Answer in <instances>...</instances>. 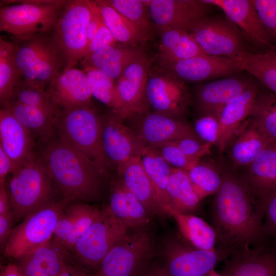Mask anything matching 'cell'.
Returning <instances> with one entry per match:
<instances>
[{"instance_id": "1", "label": "cell", "mask_w": 276, "mask_h": 276, "mask_svg": "<svg viewBox=\"0 0 276 276\" xmlns=\"http://www.w3.org/2000/svg\"><path fill=\"white\" fill-rule=\"evenodd\" d=\"M222 183L215 194L212 218L216 250L224 259L261 244L264 208L241 173L221 165Z\"/></svg>"}, {"instance_id": "2", "label": "cell", "mask_w": 276, "mask_h": 276, "mask_svg": "<svg viewBox=\"0 0 276 276\" xmlns=\"http://www.w3.org/2000/svg\"><path fill=\"white\" fill-rule=\"evenodd\" d=\"M41 145L39 155L64 201L100 198L107 175L94 162L57 138Z\"/></svg>"}, {"instance_id": "3", "label": "cell", "mask_w": 276, "mask_h": 276, "mask_svg": "<svg viewBox=\"0 0 276 276\" xmlns=\"http://www.w3.org/2000/svg\"><path fill=\"white\" fill-rule=\"evenodd\" d=\"M54 128L58 139L86 156L107 175L101 116L93 105L74 109L59 108Z\"/></svg>"}, {"instance_id": "4", "label": "cell", "mask_w": 276, "mask_h": 276, "mask_svg": "<svg viewBox=\"0 0 276 276\" xmlns=\"http://www.w3.org/2000/svg\"><path fill=\"white\" fill-rule=\"evenodd\" d=\"M8 193L13 223L57 199L59 191L39 154L11 173Z\"/></svg>"}, {"instance_id": "5", "label": "cell", "mask_w": 276, "mask_h": 276, "mask_svg": "<svg viewBox=\"0 0 276 276\" xmlns=\"http://www.w3.org/2000/svg\"><path fill=\"white\" fill-rule=\"evenodd\" d=\"M67 0H2L0 30L15 38L52 32Z\"/></svg>"}, {"instance_id": "6", "label": "cell", "mask_w": 276, "mask_h": 276, "mask_svg": "<svg viewBox=\"0 0 276 276\" xmlns=\"http://www.w3.org/2000/svg\"><path fill=\"white\" fill-rule=\"evenodd\" d=\"M52 32L15 38L13 42L16 62L22 80L44 90L63 70Z\"/></svg>"}, {"instance_id": "7", "label": "cell", "mask_w": 276, "mask_h": 276, "mask_svg": "<svg viewBox=\"0 0 276 276\" xmlns=\"http://www.w3.org/2000/svg\"><path fill=\"white\" fill-rule=\"evenodd\" d=\"M91 16L89 0L67 1L52 32L63 70L74 67L84 58Z\"/></svg>"}, {"instance_id": "8", "label": "cell", "mask_w": 276, "mask_h": 276, "mask_svg": "<svg viewBox=\"0 0 276 276\" xmlns=\"http://www.w3.org/2000/svg\"><path fill=\"white\" fill-rule=\"evenodd\" d=\"M154 252V240L145 227L130 229L96 268L94 276H141Z\"/></svg>"}, {"instance_id": "9", "label": "cell", "mask_w": 276, "mask_h": 276, "mask_svg": "<svg viewBox=\"0 0 276 276\" xmlns=\"http://www.w3.org/2000/svg\"><path fill=\"white\" fill-rule=\"evenodd\" d=\"M56 199L26 216L11 231L4 247V256L19 259L52 239L56 223L68 204Z\"/></svg>"}, {"instance_id": "10", "label": "cell", "mask_w": 276, "mask_h": 276, "mask_svg": "<svg viewBox=\"0 0 276 276\" xmlns=\"http://www.w3.org/2000/svg\"><path fill=\"white\" fill-rule=\"evenodd\" d=\"M125 227L104 205L91 225L80 236L72 253L81 264L96 268L127 234Z\"/></svg>"}, {"instance_id": "11", "label": "cell", "mask_w": 276, "mask_h": 276, "mask_svg": "<svg viewBox=\"0 0 276 276\" xmlns=\"http://www.w3.org/2000/svg\"><path fill=\"white\" fill-rule=\"evenodd\" d=\"M189 33L208 55L234 58L251 51L242 33L225 15L206 16Z\"/></svg>"}, {"instance_id": "12", "label": "cell", "mask_w": 276, "mask_h": 276, "mask_svg": "<svg viewBox=\"0 0 276 276\" xmlns=\"http://www.w3.org/2000/svg\"><path fill=\"white\" fill-rule=\"evenodd\" d=\"M146 96L151 110L179 119H183L192 101L186 83L157 63L149 71Z\"/></svg>"}, {"instance_id": "13", "label": "cell", "mask_w": 276, "mask_h": 276, "mask_svg": "<svg viewBox=\"0 0 276 276\" xmlns=\"http://www.w3.org/2000/svg\"><path fill=\"white\" fill-rule=\"evenodd\" d=\"M163 249L162 267L167 276H208L224 260L217 250L194 247L180 236L167 239Z\"/></svg>"}, {"instance_id": "14", "label": "cell", "mask_w": 276, "mask_h": 276, "mask_svg": "<svg viewBox=\"0 0 276 276\" xmlns=\"http://www.w3.org/2000/svg\"><path fill=\"white\" fill-rule=\"evenodd\" d=\"M102 144L107 167L116 170L131 158L141 156L148 145L122 117L110 109L101 116Z\"/></svg>"}, {"instance_id": "15", "label": "cell", "mask_w": 276, "mask_h": 276, "mask_svg": "<svg viewBox=\"0 0 276 276\" xmlns=\"http://www.w3.org/2000/svg\"><path fill=\"white\" fill-rule=\"evenodd\" d=\"M124 122L149 146L188 137H198L193 126L184 119L170 117L150 109L131 112Z\"/></svg>"}, {"instance_id": "16", "label": "cell", "mask_w": 276, "mask_h": 276, "mask_svg": "<svg viewBox=\"0 0 276 276\" xmlns=\"http://www.w3.org/2000/svg\"><path fill=\"white\" fill-rule=\"evenodd\" d=\"M155 26L190 32L208 15L211 6L203 0H144Z\"/></svg>"}, {"instance_id": "17", "label": "cell", "mask_w": 276, "mask_h": 276, "mask_svg": "<svg viewBox=\"0 0 276 276\" xmlns=\"http://www.w3.org/2000/svg\"><path fill=\"white\" fill-rule=\"evenodd\" d=\"M156 60L159 66L185 83L202 82L240 72L232 59L208 54L175 61L157 58Z\"/></svg>"}, {"instance_id": "18", "label": "cell", "mask_w": 276, "mask_h": 276, "mask_svg": "<svg viewBox=\"0 0 276 276\" xmlns=\"http://www.w3.org/2000/svg\"><path fill=\"white\" fill-rule=\"evenodd\" d=\"M218 7L238 28L248 43L257 48L276 50L251 0H203Z\"/></svg>"}, {"instance_id": "19", "label": "cell", "mask_w": 276, "mask_h": 276, "mask_svg": "<svg viewBox=\"0 0 276 276\" xmlns=\"http://www.w3.org/2000/svg\"><path fill=\"white\" fill-rule=\"evenodd\" d=\"M157 58V55L146 54L130 64L116 80L128 115L150 109L146 96L147 84L149 71Z\"/></svg>"}, {"instance_id": "20", "label": "cell", "mask_w": 276, "mask_h": 276, "mask_svg": "<svg viewBox=\"0 0 276 276\" xmlns=\"http://www.w3.org/2000/svg\"><path fill=\"white\" fill-rule=\"evenodd\" d=\"M47 91L59 108L74 109L93 106L86 73L76 68L64 69L51 82Z\"/></svg>"}, {"instance_id": "21", "label": "cell", "mask_w": 276, "mask_h": 276, "mask_svg": "<svg viewBox=\"0 0 276 276\" xmlns=\"http://www.w3.org/2000/svg\"><path fill=\"white\" fill-rule=\"evenodd\" d=\"M72 253L52 239L19 259L25 276H57L74 263Z\"/></svg>"}, {"instance_id": "22", "label": "cell", "mask_w": 276, "mask_h": 276, "mask_svg": "<svg viewBox=\"0 0 276 276\" xmlns=\"http://www.w3.org/2000/svg\"><path fill=\"white\" fill-rule=\"evenodd\" d=\"M0 147L12 160L14 171L36 154L31 132L3 107L0 110Z\"/></svg>"}, {"instance_id": "23", "label": "cell", "mask_w": 276, "mask_h": 276, "mask_svg": "<svg viewBox=\"0 0 276 276\" xmlns=\"http://www.w3.org/2000/svg\"><path fill=\"white\" fill-rule=\"evenodd\" d=\"M260 89L257 82L251 81L240 96L216 114L220 125L217 148L220 155L224 153L236 132L249 118Z\"/></svg>"}, {"instance_id": "24", "label": "cell", "mask_w": 276, "mask_h": 276, "mask_svg": "<svg viewBox=\"0 0 276 276\" xmlns=\"http://www.w3.org/2000/svg\"><path fill=\"white\" fill-rule=\"evenodd\" d=\"M243 169L240 172L264 208L265 202L276 193V143L266 147Z\"/></svg>"}, {"instance_id": "25", "label": "cell", "mask_w": 276, "mask_h": 276, "mask_svg": "<svg viewBox=\"0 0 276 276\" xmlns=\"http://www.w3.org/2000/svg\"><path fill=\"white\" fill-rule=\"evenodd\" d=\"M147 53L146 47H131L117 42L103 47L80 62L83 67L96 69L116 81L130 64Z\"/></svg>"}, {"instance_id": "26", "label": "cell", "mask_w": 276, "mask_h": 276, "mask_svg": "<svg viewBox=\"0 0 276 276\" xmlns=\"http://www.w3.org/2000/svg\"><path fill=\"white\" fill-rule=\"evenodd\" d=\"M219 272L223 276H276V252L260 244L229 257Z\"/></svg>"}, {"instance_id": "27", "label": "cell", "mask_w": 276, "mask_h": 276, "mask_svg": "<svg viewBox=\"0 0 276 276\" xmlns=\"http://www.w3.org/2000/svg\"><path fill=\"white\" fill-rule=\"evenodd\" d=\"M109 210L127 228L145 227L151 217L143 204L124 186L118 176L110 185Z\"/></svg>"}, {"instance_id": "28", "label": "cell", "mask_w": 276, "mask_h": 276, "mask_svg": "<svg viewBox=\"0 0 276 276\" xmlns=\"http://www.w3.org/2000/svg\"><path fill=\"white\" fill-rule=\"evenodd\" d=\"M250 81L238 77H228L198 86L196 100L202 115L216 116L223 107L240 96Z\"/></svg>"}, {"instance_id": "29", "label": "cell", "mask_w": 276, "mask_h": 276, "mask_svg": "<svg viewBox=\"0 0 276 276\" xmlns=\"http://www.w3.org/2000/svg\"><path fill=\"white\" fill-rule=\"evenodd\" d=\"M117 176L126 188L145 206L150 217L164 216L151 182L141 162L133 157L117 170Z\"/></svg>"}, {"instance_id": "30", "label": "cell", "mask_w": 276, "mask_h": 276, "mask_svg": "<svg viewBox=\"0 0 276 276\" xmlns=\"http://www.w3.org/2000/svg\"><path fill=\"white\" fill-rule=\"evenodd\" d=\"M248 118L236 132L226 150L232 168H244L271 144Z\"/></svg>"}, {"instance_id": "31", "label": "cell", "mask_w": 276, "mask_h": 276, "mask_svg": "<svg viewBox=\"0 0 276 276\" xmlns=\"http://www.w3.org/2000/svg\"><path fill=\"white\" fill-rule=\"evenodd\" d=\"M94 1L104 22L118 42L131 47H146L152 39L153 32L132 22L102 0Z\"/></svg>"}, {"instance_id": "32", "label": "cell", "mask_w": 276, "mask_h": 276, "mask_svg": "<svg viewBox=\"0 0 276 276\" xmlns=\"http://www.w3.org/2000/svg\"><path fill=\"white\" fill-rule=\"evenodd\" d=\"M155 31L159 37V60L175 61L206 54L187 31L157 26Z\"/></svg>"}, {"instance_id": "33", "label": "cell", "mask_w": 276, "mask_h": 276, "mask_svg": "<svg viewBox=\"0 0 276 276\" xmlns=\"http://www.w3.org/2000/svg\"><path fill=\"white\" fill-rule=\"evenodd\" d=\"M167 214L174 219L179 236L187 242L200 249L216 250V234L212 226L192 214L180 213L170 208Z\"/></svg>"}, {"instance_id": "34", "label": "cell", "mask_w": 276, "mask_h": 276, "mask_svg": "<svg viewBox=\"0 0 276 276\" xmlns=\"http://www.w3.org/2000/svg\"><path fill=\"white\" fill-rule=\"evenodd\" d=\"M2 107L7 108L32 135L37 136L41 144L55 137L54 119L58 111L53 112L12 102Z\"/></svg>"}, {"instance_id": "35", "label": "cell", "mask_w": 276, "mask_h": 276, "mask_svg": "<svg viewBox=\"0 0 276 276\" xmlns=\"http://www.w3.org/2000/svg\"><path fill=\"white\" fill-rule=\"evenodd\" d=\"M231 59L240 71L248 72L276 94V50L250 51Z\"/></svg>"}, {"instance_id": "36", "label": "cell", "mask_w": 276, "mask_h": 276, "mask_svg": "<svg viewBox=\"0 0 276 276\" xmlns=\"http://www.w3.org/2000/svg\"><path fill=\"white\" fill-rule=\"evenodd\" d=\"M169 207L185 214H192L201 200L195 191L187 171L173 168L167 186ZM168 210V209H167Z\"/></svg>"}, {"instance_id": "37", "label": "cell", "mask_w": 276, "mask_h": 276, "mask_svg": "<svg viewBox=\"0 0 276 276\" xmlns=\"http://www.w3.org/2000/svg\"><path fill=\"white\" fill-rule=\"evenodd\" d=\"M141 159L159 205L167 215L169 207L167 186L173 167L164 159L154 147L148 146L141 156Z\"/></svg>"}, {"instance_id": "38", "label": "cell", "mask_w": 276, "mask_h": 276, "mask_svg": "<svg viewBox=\"0 0 276 276\" xmlns=\"http://www.w3.org/2000/svg\"><path fill=\"white\" fill-rule=\"evenodd\" d=\"M83 68L93 97L118 113L124 120L128 113L121 99L116 81L96 69L89 67Z\"/></svg>"}, {"instance_id": "39", "label": "cell", "mask_w": 276, "mask_h": 276, "mask_svg": "<svg viewBox=\"0 0 276 276\" xmlns=\"http://www.w3.org/2000/svg\"><path fill=\"white\" fill-rule=\"evenodd\" d=\"M248 118L270 143H276V94L260 89Z\"/></svg>"}, {"instance_id": "40", "label": "cell", "mask_w": 276, "mask_h": 276, "mask_svg": "<svg viewBox=\"0 0 276 276\" xmlns=\"http://www.w3.org/2000/svg\"><path fill=\"white\" fill-rule=\"evenodd\" d=\"M21 77L15 60L13 42L1 37L0 101L2 106L9 102Z\"/></svg>"}, {"instance_id": "41", "label": "cell", "mask_w": 276, "mask_h": 276, "mask_svg": "<svg viewBox=\"0 0 276 276\" xmlns=\"http://www.w3.org/2000/svg\"><path fill=\"white\" fill-rule=\"evenodd\" d=\"M194 189L201 200L215 194L222 183L221 165L201 159L187 171Z\"/></svg>"}, {"instance_id": "42", "label": "cell", "mask_w": 276, "mask_h": 276, "mask_svg": "<svg viewBox=\"0 0 276 276\" xmlns=\"http://www.w3.org/2000/svg\"><path fill=\"white\" fill-rule=\"evenodd\" d=\"M134 24L150 32L155 31L149 7L144 0H102Z\"/></svg>"}, {"instance_id": "43", "label": "cell", "mask_w": 276, "mask_h": 276, "mask_svg": "<svg viewBox=\"0 0 276 276\" xmlns=\"http://www.w3.org/2000/svg\"><path fill=\"white\" fill-rule=\"evenodd\" d=\"M9 102L56 112L59 107L52 100L47 91L26 83L22 79L15 86Z\"/></svg>"}, {"instance_id": "44", "label": "cell", "mask_w": 276, "mask_h": 276, "mask_svg": "<svg viewBox=\"0 0 276 276\" xmlns=\"http://www.w3.org/2000/svg\"><path fill=\"white\" fill-rule=\"evenodd\" d=\"M73 216V230L63 244L72 252L80 236L88 229L98 217L100 209L90 204L77 203L70 204Z\"/></svg>"}, {"instance_id": "45", "label": "cell", "mask_w": 276, "mask_h": 276, "mask_svg": "<svg viewBox=\"0 0 276 276\" xmlns=\"http://www.w3.org/2000/svg\"><path fill=\"white\" fill-rule=\"evenodd\" d=\"M152 147H155L164 159L174 168L188 171L200 160L186 155L175 141L166 142Z\"/></svg>"}, {"instance_id": "46", "label": "cell", "mask_w": 276, "mask_h": 276, "mask_svg": "<svg viewBox=\"0 0 276 276\" xmlns=\"http://www.w3.org/2000/svg\"><path fill=\"white\" fill-rule=\"evenodd\" d=\"M193 127L199 139L212 146L218 147L220 125L215 115L202 114L194 122Z\"/></svg>"}, {"instance_id": "47", "label": "cell", "mask_w": 276, "mask_h": 276, "mask_svg": "<svg viewBox=\"0 0 276 276\" xmlns=\"http://www.w3.org/2000/svg\"><path fill=\"white\" fill-rule=\"evenodd\" d=\"M273 42L276 43V0H251Z\"/></svg>"}, {"instance_id": "48", "label": "cell", "mask_w": 276, "mask_h": 276, "mask_svg": "<svg viewBox=\"0 0 276 276\" xmlns=\"http://www.w3.org/2000/svg\"><path fill=\"white\" fill-rule=\"evenodd\" d=\"M175 142L188 156L197 159L210 153L212 145L206 143L198 137H188L176 141Z\"/></svg>"}, {"instance_id": "49", "label": "cell", "mask_w": 276, "mask_h": 276, "mask_svg": "<svg viewBox=\"0 0 276 276\" xmlns=\"http://www.w3.org/2000/svg\"><path fill=\"white\" fill-rule=\"evenodd\" d=\"M74 224V216L70 206L68 204L59 218L52 237L53 240L63 247V244L71 234Z\"/></svg>"}, {"instance_id": "50", "label": "cell", "mask_w": 276, "mask_h": 276, "mask_svg": "<svg viewBox=\"0 0 276 276\" xmlns=\"http://www.w3.org/2000/svg\"><path fill=\"white\" fill-rule=\"evenodd\" d=\"M117 42L100 15L98 29L83 58L91 55L103 47Z\"/></svg>"}, {"instance_id": "51", "label": "cell", "mask_w": 276, "mask_h": 276, "mask_svg": "<svg viewBox=\"0 0 276 276\" xmlns=\"http://www.w3.org/2000/svg\"><path fill=\"white\" fill-rule=\"evenodd\" d=\"M263 230L264 234L276 239V193L264 205Z\"/></svg>"}, {"instance_id": "52", "label": "cell", "mask_w": 276, "mask_h": 276, "mask_svg": "<svg viewBox=\"0 0 276 276\" xmlns=\"http://www.w3.org/2000/svg\"><path fill=\"white\" fill-rule=\"evenodd\" d=\"M12 213L0 215V244L4 248L6 243L12 230Z\"/></svg>"}, {"instance_id": "53", "label": "cell", "mask_w": 276, "mask_h": 276, "mask_svg": "<svg viewBox=\"0 0 276 276\" xmlns=\"http://www.w3.org/2000/svg\"><path fill=\"white\" fill-rule=\"evenodd\" d=\"M14 171L12 160L0 147V186L6 185L7 176Z\"/></svg>"}, {"instance_id": "54", "label": "cell", "mask_w": 276, "mask_h": 276, "mask_svg": "<svg viewBox=\"0 0 276 276\" xmlns=\"http://www.w3.org/2000/svg\"><path fill=\"white\" fill-rule=\"evenodd\" d=\"M11 213L9 195L6 185L0 186V215Z\"/></svg>"}, {"instance_id": "55", "label": "cell", "mask_w": 276, "mask_h": 276, "mask_svg": "<svg viewBox=\"0 0 276 276\" xmlns=\"http://www.w3.org/2000/svg\"><path fill=\"white\" fill-rule=\"evenodd\" d=\"M57 276H88V275L82 266L73 263L66 267Z\"/></svg>"}, {"instance_id": "56", "label": "cell", "mask_w": 276, "mask_h": 276, "mask_svg": "<svg viewBox=\"0 0 276 276\" xmlns=\"http://www.w3.org/2000/svg\"><path fill=\"white\" fill-rule=\"evenodd\" d=\"M0 276H25L18 265L9 263L1 268Z\"/></svg>"}, {"instance_id": "57", "label": "cell", "mask_w": 276, "mask_h": 276, "mask_svg": "<svg viewBox=\"0 0 276 276\" xmlns=\"http://www.w3.org/2000/svg\"><path fill=\"white\" fill-rule=\"evenodd\" d=\"M141 276H167L162 266L148 268Z\"/></svg>"}, {"instance_id": "58", "label": "cell", "mask_w": 276, "mask_h": 276, "mask_svg": "<svg viewBox=\"0 0 276 276\" xmlns=\"http://www.w3.org/2000/svg\"><path fill=\"white\" fill-rule=\"evenodd\" d=\"M208 276H223L219 272L217 271L215 269L212 271Z\"/></svg>"}]
</instances>
